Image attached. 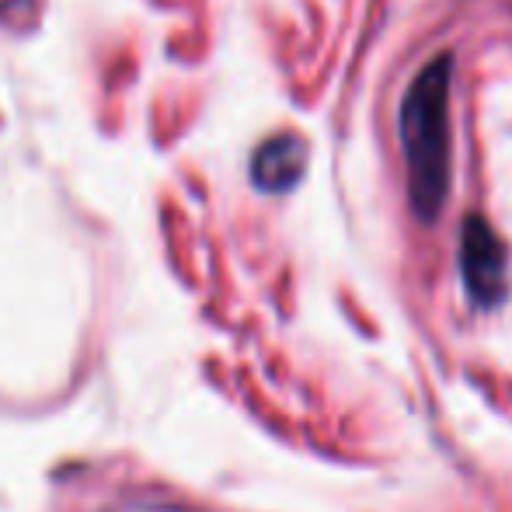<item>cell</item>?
<instances>
[{"label":"cell","mask_w":512,"mask_h":512,"mask_svg":"<svg viewBox=\"0 0 512 512\" xmlns=\"http://www.w3.org/2000/svg\"><path fill=\"white\" fill-rule=\"evenodd\" d=\"M450 84L453 53H436L411 77L398 108L408 206L418 223H436L450 199Z\"/></svg>","instance_id":"cell-1"},{"label":"cell","mask_w":512,"mask_h":512,"mask_svg":"<svg viewBox=\"0 0 512 512\" xmlns=\"http://www.w3.org/2000/svg\"><path fill=\"white\" fill-rule=\"evenodd\" d=\"M506 244L481 213L460 223V276L478 307H499L506 300Z\"/></svg>","instance_id":"cell-2"},{"label":"cell","mask_w":512,"mask_h":512,"mask_svg":"<svg viewBox=\"0 0 512 512\" xmlns=\"http://www.w3.org/2000/svg\"><path fill=\"white\" fill-rule=\"evenodd\" d=\"M307 164V147L300 136H279V140H269L251 161V171H255V185L265 192H286L300 182Z\"/></svg>","instance_id":"cell-3"}]
</instances>
